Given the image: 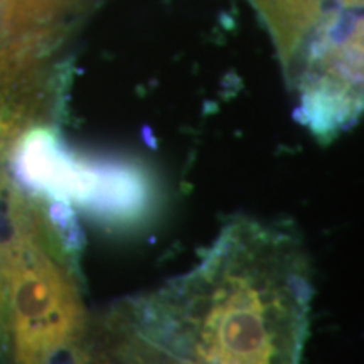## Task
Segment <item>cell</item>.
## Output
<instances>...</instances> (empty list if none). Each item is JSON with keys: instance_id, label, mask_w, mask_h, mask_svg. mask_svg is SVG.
I'll use <instances>...</instances> for the list:
<instances>
[{"instance_id": "cell-1", "label": "cell", "mask_w": 364, "mask_h": 364, "mask_svg": "<svg viewBox=\"0 0 364 364\" xmlns=\"http://www.w3.org/2000/svg\"><path fill=\"white\" fill-rule=\"evenodd\" d=\"M16 152V169L31 188L59 203H78L102 211H136L144 201L139 176L115 167L86 166L68 154L46 129L27 134Z\"/></svg>"}, {"instance_id": "cell-2", "label": "cell", "mask_w": 364, "mask_h": 364, "mask_svg": "<svg viewBox=\"0 0 364 364\" xmlns=\"http://www.w3.org/2000/svg\"><path fill=\"white\" fill-rule=\"evenodd\" d=\"M48 46L31 36H0V164L51 112L56 80L46 65Z\"/></svg>"}, {"instance_id": "cell-3", "label": "cell", "mask_w": 364, "mask_h": 364, "mask_svg": "<svg viewBox=\"0 0 364 364\" xmlns=\"http://www.w3.org/2000/svg\"><path fill=\"white\" fill-rule=\"evenodd\" d=\"M265 17L279 48L290 80L302 71L318 53L326 51L341 36L344 21L326 19L331 2L338 7L358 4V0H252ZM346 33V31H343Z\"/></svg>"}, {"instance_id": "cell-4", "label": "cell", "mask_w": 364, "mask_h": 364, "mask_svg": "<svg viewBox=\"0 0 364 364\" xmlns=\"http://www.w3.org/2000/svg\"><path fill=\"white\" fill-rule=\"evenodd\" d=\"M29 0H0V12H11L14 9L24 6Z\"/></svg>"}]
</instances>
